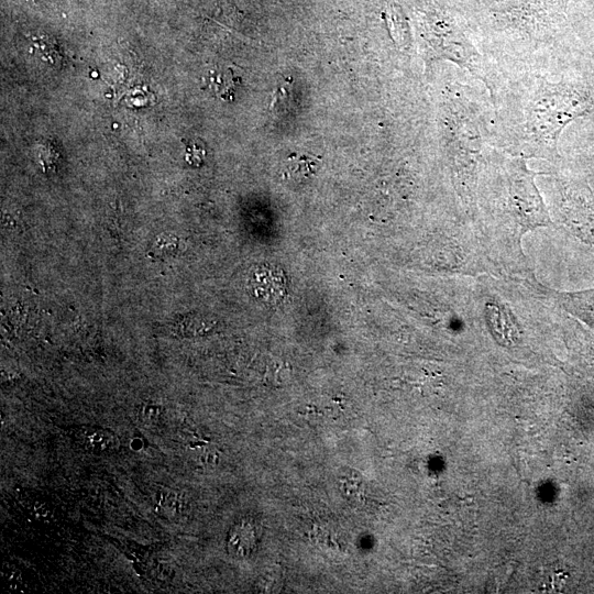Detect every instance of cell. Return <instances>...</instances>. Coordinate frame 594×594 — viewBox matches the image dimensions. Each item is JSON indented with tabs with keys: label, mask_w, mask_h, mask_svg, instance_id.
Instances as JSON below:
<instances>
[{
	"label": "cell",
	"mask_w": 594,
	"mask_h": 594,
	"mask_svg": "<svg viewBox=\"0 0 594 594\" xmlns=\"http://www.w3.org/2000/svg\"><path fill=\"white\" fill-rule=\"evenodd\" d=\"M82 444L91 453L110 454L120 448V439L109 429L91 427L84 431Z\"/></svg>",
	"instance_id": "5"
},
{
	"label": "cell",
	"mask_w": 594,
	"mask_h": 594,
	"mask_svg": "<svg viewBox=\"0 0 594 594\" xmlns=\"http://www.w3.org/2000/svg\"><path fill=\"white\" fill-rule=\"evenodd\" d=\"M316 167V162L314 158L307 155H297L293 154L288 158V170L289 176L293 177H307L314 173Z\"/></svg>",
	"instance_id": "7"
},
{
	"label": "cell",
	"mask_w": 594,
	"mask_h": 594,
	"mask_svg": "<svg viewBox=\"0 0 594 594\" xmlns=\"http://www.w3.org/2000/svg\"><path fill=\"white\" fill-rule=\"evenodd\" d=\"M258 534L256 526L246 519L234 524L227 538V548L234 558H246L256 548Z\"/></svg>",
	"instance_id": "3"
},
{
	"label": "cell",
	"mask_w": 594,
	"mask_h": 594,
	"mask_svg": "<svg viewBox=\"0 0 594 594\" xmlns=\"http://www.w3.org/2000/svg\"><path fill=\"white\" fill-rule=\"evenodd\" d=\"M153 502L168 517H178L188 509V501L185 495L174 488L158 486L153 492Z\"/></svg>",
	"instance_id": "6"
},
{
	"label": "cell",
	"mask_w": 594,
	"mask_h": 594,
	"mask_svg": "<svg viewBox=\"0 0 594 594\" xmlns=\"http://www.w3.org/2000/svg\"><path fill=\"white\" fill-rule=\"evenodd\" d=\"M206 155V151L202 145H199L197 142L191 143L187 147L186 158L189 164L199 165L202 158Z\"/></svg>",
	"instance_id": "10"
},
{
	"label": "cell",
	"mask_w": 594,
	"mask_h": 594,
	"mask_svg": "<svg viewBox=\"0 0 594 594\" xmlns=\"http://www.w3.org/2000/svg\"><path fill=\"white\" fill-rule=\"evenodd\" d=\"M515 123L517 139L554 152L563 129L594 110V91L584 84L537 79L521 97Z\"/></svg>",
	"instance_id": "1"
},
{
	"label": "cell",
	"mask_w": 594,
	"mask_h": 594,
	"mask_svg": "<svg viewBox=\"0 0 594 594\" xmlns=\"http://www.w3.org/2000/svg\"><path fill=\"white\" fill-rule=\"evenodd\" d=\"M248 284L252 295L264 304H277L286 294L285 276L282 270L272 264L251 270Z\"/></svg>",
	"instance_id": "2"
},
{
	"label": "cell",
	"mask_w": 594,
	"mask_h": 594,
	"mask_svg": "<svg viewBox=\"0 0 594 594\" xmlns=\"http://www.w3.org/2000/svg\"><path fill=\"white\" fill-rule=\"evenodd\" d=\"M340 487L348 498L360 501L363 497L364 486L360 475L348 471L340 477Z\"/></svg>",
	"instance_id": "8"
},
{
	"label": "cell",
	"mask_w": 594,
	"mask_h": 594,
	"mask_svg": "<svg viewBox=\"0 0 594 594\" xmlns=\"http://www.w3.org/2000/svg\"><path fill=\"white\" fill-rule=\"evenodd\" d=\"M205 82L211 94L223 101H233L241 78L231 67L217 66L208 70Z\"/></svg>",
	"instance_id": "4"
},
{
	"label": "cell",
	"mask_w": 594,
	"mask_h": 594,
	"mask_svg": "<svg viewBox=\"0 0 594 594\" xmlns=\"http://www.w3.org/2000/svg\"><path fill=\"white\" fill-rule=\"evenodd\" d=\"M198 458L199 462L207 466H216L219 462V454L211 450L202 452Z\"/></svg>",
	"instance_id": "11"
},
{
	"label": "cell",
	"mask_w": 594,
	"mask_h": 594,
	"mask_svg": "<svg viewBox=\"0 0 594 594\" xmlns=\"http://www.w3.org/2000/svg\"><path fill=\"white\" fill-rule=\"evenodd\" d=\"M162 407L155 403H144L138 410V417L141 422L147 426H153L158 422L162 416Z\"/></svg>",
	"instance_id": "9"
},
{
	"label": "cell",
	"mask_w": 594,
	"mask_h": 594,
	"mask_svg": "<svg viewBox=\"0 0 594 594\" xmlns=\"http://www.w3.org/2000/svg\"><path fill=\"white\" fill-rule=\"evenodd\" d=\"M130 448L135 451H142L144 449V440L142 438L135 437L130 441Z\"/></svg>",
	"instance_id": "12"
}]
</instances>
